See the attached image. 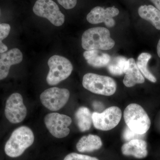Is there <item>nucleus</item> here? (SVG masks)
Returning a JSON list of instances; mask_svg holds the SVG:
<instances>
[{"label": "nucleus", "instance_id": "nucleus-1", "mask_svg": "<svg viewBox=\"0 0 160 160\" xmlns=\"http://www.w3.org/2000/svg\"><path fill=\"white\" fill-rule=\"evenodd\" d=\"M34 135L29 127L22 126L12 132L5 147L6 154L11 158H17L23 154L33 144Z\"/></svg>", "mask_w": 160, "mask_h": 160}, {"label": "nucleus", "instance_id": "nucleus-2", "mask_svg": "<svg viewBox=\"0 0 160 160\" xmlns=\"http://www.w3.org/2000/svg\"><path fill=\"white\" fill-rule=\"evenodd\" d=\"M115 44L109 29L104 27L90 28L84 32L82 36V46L86 50H109L114 47Z\"/></svg>", "mask_w": 160, "mask_h": 160}, {"label": "nucleus", "instance_id": "nucleus-3", "mask_svg": "<svg viewBox=\"0 0 160 160\" xmlns=\"http://www.w3.org/2000/svg\"><path fill=\"white\" fill-rule=\"evenodd\" d=\"M124 118L127 126L137 134H145L151 126V121L147 112L142 106L136 103L126 107Z\"/></svg>", "mask_w": 160, "mask_h": 160}, {"label": "nucleus", "instance_id": "nucleus-4", "mask_svg": "<svg viewBox=\"0 0 160 160\" xmlns=\"http://www.w3.org/2000/svg\"><path fill=\"white\" fill-rule=\"evenodd\" d=\"M82 85L92 93L106 96L112 95L117 90V83L112 78L93 73L84 76Z\"/></svg>", "mask_w": 160, "mask_h": 160}, {"label": "nucleus", "instance_id": "nucleus-5", "mask_svg": "<svg viewBox=\"0 0 160 160\" xmlns=\"http://www.w3.org/2000/svg\"><path fill=\"white\" fill-rule=\"evenodd\" d=\"M49 68L46 82L50 86L57 85L71 75L73 67L68 59L59 55H53L48 62Z\"/></svg>", "mask_w": 160, "mask_h": 160}, {"label": "nucleus", "instance_id": "nucleus-6", "mask_svg": "<svg viewBox=\"0 0 160 160\" xmlns=\"http://www.w3.org/2000/svg\"><path fill=\"white\" fill-rule=\"evenodd\" d=\"M33 11L38 16L47 19L54 26H62L65 22V15L52 0H38L33 6Z\"/></svg>", "mask_w": 160, "mask_h": 160}, {"label": "nucleus", "instance_id": "nucleus-7", "mask_svg": "<svg viewBox=\"0 0 160 160\" xmlns=\"http://www.w3.org/2000/svg\"><path fill=\"white\" fill-rule=\"evenodd\" d=\"M122 112L117 106H111L103 112L92 113V124L96 129L109 131L118 126L122 118Z\"/></svg>", "mask_w": 160, "mask_h": 160}, {"label": "nucleus", "instance_id": "nucleus-8", "mask_svg": "<svg viewBox=\"0 0 160 160\" xmlns=\"http://www.w3.org/2000/svg\"><path fill=\"white\" fill-rule=\"evenodd\" d=\"M70 92L68 89L52 87L41 93L40 98L42 104L51 111L62 108L69 101Z\"/></svg>", "mask_w": 160, "mask_h": 160}, {"label": "nucleus", "instance_id": "nucleus-9", "mask_svg": "<svg viewBox=\"0 0 160 160\" xmlns=\"http://www.w3.org/2000/svg\"><path fill=\"white\" fill-rule=\"evenodd\" d=\"M46 128L54 137L62 138L67 137L70 132L69 126L72 119L68 116L52 112L46 115L44 118Z\"/></svg>", "mask_w": 160, "mask_h": 160}, {"label": "nucleus", "instance_id": "nucleus-10", "mask_svg": "<svg viewBox=\"0 0 160 160\" xmlns=\"http://www.w3.org/2000/svg\"><path fill=\"white\" fill-rule=\"evenodd\" d=\"M5 114L7 119L12 124H18L25 119L27 114L22 95L12 93L6 101Z\"/></svg>", "mask_w": 160, "mask_h": 160}, {"label": "nucleus", "instance_id": "nucleus-11", "mask_svg": "<svg viewBox=\"0 0 160 160\" xmlns=\"http://www.w3.org/2000/svg\"><path fill=\"white\" fill-rule=\"evenodd\" d=\"M119 11L114 7H108L104 9L100 6H97L92 9L87 15V21L92 24L104 22L108 27H113L115 22L113 18L118 15Z\"/></svg>", "mask_w": 160, "mask_h": 160}, {"label": "nucleus", "instance_id": "nucleus-12", "mask_svg": "<svg viewBox=\"0 0 160 160\" xmlns=\"http://www.w3.org/2000/svg\"><path fill=\"white\" fill-rule=\"evenodd\" d=\"M22 59V53L18 48L0 53V80L7 78L10 67L21 63Z\"/></svg>", "mask_w": 160, "mask_h": 160}, {"label": "nucleus", "instance_id": "nucleus-13", "mask_svg": "<svg viewBox=\"0 0 160 160\" xmlns=\"http://www.w3.org/2000/svg\"><path fill=\"white\" fill-rule=\"evenodd\" d=\"M121 151L124 156L137 159L145 158L148 154L147 142L142 139L132 140L124 143Z\"/></svg>", "mask_w": 160, "mask_h": 160}, {"label": "nucleus", "instance_id": "nucleus-14", "mask_svg": "<svg viewBox=\"0 0 160 160\" xmlns=\"http://www.w3.org/2000/svg\"><path fill=\"white\" fill-rule=\"evenodd\" d=\"M124 73L126 75L123 79V83L126 87H131L136 84L145 82V78L132 58H130L126 61L124 67Z\"/></svg>", "mask_w": 160, "mask_h": 160}, {"label": "nucleus", "instance_id": "nucleus-15", "mask_svg": "<svg viewBox=\"0 0 160 160\" xmlns=\"http://www.w3.org/2000/svg\"><path fill=\"white\" fill-rule=\"evenodd\" d=\"M83 56L88 64L95 68H102L107 66L111 60L109 54L98 49L86 50L83 53Z\"/></svg>", "mask_w": 160, "mask_h": 160}, {"label": "nucleus", "instance_id": "nucleus-16", "mask_svg": "<svg viewBox=\"0 0 160 160\" xmlns=\"http://www.w3.org/2000/svg\"><path fill=\"white\" fill-rule=\"evenodd\" d=\"M102 142L99 137L93 134L84 136L76 145L78 151L81 152H92L101 149Z\"/></svg>", "mask_w": 160, "mask_h": 160}, {"label": "nucleus", "instance_id": "nucleus-17", "mask_svg": "<svg viewBox=\"0 0 160 160\" xmlns=\"http://www.w3.org/2000/svg\"><path fill=\"white\" fill-rule=\"evenodd\" d=\"M139 15L143 19L150 22L158 30H160V11L152 5H143L138 10Z\"/></svg>", "mask_w": 160, "mask_h": 160}, {"label": "nucleus", "instance_id": "nucleus-18", "mask_svg": "<svg viewBox=\"0 0 160 160\" xmlns=\"http://www.w3.org/2000/svg\"><path fill=\"white\" fill-rule=\"evenodd\" d=\"M76 122L81 132H86L91 128L92 123V113L86 107H80L75 114Z\"/></svg>", "mask_w": 160, "mask_h": 160}, {"label": "nucleus", "instance_id": "nucleus-19", "mask_svg": "<svg viewBox=\"0 0 160 160\" xmlns=\"http://www.w3.org/2000/svg\"><path fill=\"white\" fill-rule=\"evenodd\" d=\"M152 57L151 54L147 52H142L138 58L137 65L142 74L152 82H157L155 77L149 71L148 68V63Z\"/></svg>", "mask_w": 160, "mask_h": 160}, {"label": "nucleus", "instance_id": "nucleus-20", "mask_svg": "<svg viewBox=\"0 0 160 160\" xmlns=\"http://www.w3.org/2000/svg\"><path fill=\"white\" fill-rule=\"evenodd\" d=\"M127 59L123 57L118 56L111 60L107 66L109 73L112 75L120 76L124 74V69Z\"/></svg>", "mask_w": 160, "mask_h": 160}, {"label": "nucleus", "instance_id": "nucleus-21", "mask_svg": "<svg viewBox=\"0 0 160 160\" xmlns=\"http://www.w3.org/2000/svg\"><path fill=\"white\" fill-rule=\"evenodd\" d=\"M10 29L11 27L9 24H0V53L6 52L8 50V47L2 42V41L8 36Z\"/></svg>", "mask_w": 160, "mask_h": 160}, {"label": "nucleus", "instance_id": "nucleus-22", "mask_svg": "<svg viewBox=\"0 0 160 160\" xmlns=\"http://www.w3.org/2000/svg\"><path fill=\"white\" fill-rule=\"evenodd\" d=\"M64 160H99L97 158L92 157L86 155L79 154L75 152H72L67 156Z\"/></svg>", "mask_w": 160, "mask_h": 160}, {"label": "nucleus", "instance_id": "nucleus-23", "mask_svg": "<svg viewBox=\"0 0 160 160\" xmlns=\"http://www.w3.org/2000/svg\"><path fill=\"white\" fill-rule=\"evenodd\" d=\"M142 135H143L137 134L133 132L127 126L123 132V138L125 141L127 142L132 140L142 138Z\"/></svg>", "mask_w": 160, "mask_h": 160}, {"label": "nucleus", "instance_id": "nucleus-24", "mask_svg": "<svg viewBox=\"0 0 160 160\" xmlns=\"http://www.w3.org/2000/svg\"><path fill=\"white\" fill-rule=\"evenodd\" d=\"M58 2L65 9H70L76 6L77 0H57Z\"/></svg>", "mask_w": 160, "mask_h": 160}, {"label": "nucleus", "instance_id": "nucleus-25", "mask_svg": "<svg viewBox=\"0 0 160 160\" xmlns=\"http://www.w3.org/2000/svg\"><path fill=\"white\" fill-rule=\"evenodd\" d=\"M154 4L156 8L160 11V0H150Z\"/></svg>", "mask_w": 160, "mask_h": 160}, {"label": "nucleus", "instance_id": "nucleus-26", "mask_svg": "<svg viewBox=\"0 0 160 160\" xmlns=\"http://www.w3.org/2000/svg\"><path fill=\"white\" fill-rule=\"evenodd\" d=\"M157 52L158 55L159 57L160 58V39L159 41L158 42L157 46Z\"/></svg>", "mask_w": 160, "mask_h": 160}, {"label": "nucleus", "instance_id": "nucleus-27", "mask_svg": "<svg viewBox=\"0 0 160 160\" xmlns=\"http://www.w3.org/2000/svg\"><path fill=\"white\" fill-rule=\"evenodd\" d=\"M0 13H1V10H0Z\"/></svg>", "mask_w": 160, "mask_h": 160}]
</instances>
